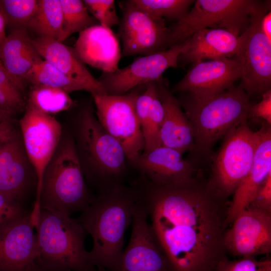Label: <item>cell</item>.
Masks as SVG:
<instances>
[{"label":"cell","mask_w":271,"mask_h":271,"mask_svg":"<svg viewBox=\"0 0 271 271\" xmlns=\"http://www.w3.org/2000/svg\"><path fill=\"white\" fill-rule=\"evenodd\" d=\"M119 4L122 17L118 35L122 43L121 56H145L168 49L169 29L165 19L152 17L129 0Z\"/></svg>","instance_id":"cell-12"},{"label":"cell","mask_w":271,"mask_h":271,"mask_svg":"<svg viewBox=\"0 0 271 271\" xmlns=\"http://www.w3.org/2000/svg\"><path fill=\"white\" fill-rule=\"evenodd\" d=\"M179 151L160 146L143 154L134 165L145 179L156 184L178 185L192 180L197 169L192 159H185Z\"/></svg>","instance_id":"cell-18"},{"label":"cell","mask_w":271,"mask_h":271,"mask_svg":"<svg viewBox=\"0 0 271 271\" xmlns=\"http://www.w3.org/2000/svg\"><path fill=\"white\" fill-rule=\"evenodd\" d=\"M262 32L271 41V11L265 13L262 17L260 23Z\"/></svg>","instance_id":"cell-40"},{"label":"cell","mask_w":271,"mask_h":271,"mask_svg":"<svg viewBox=\"0 0 271 271\" xmlns=\"http://www.w3.org/2000/svg\"><path fill=\"white\" fill-rule=\"evenodd\" d=\"M43 60L27 28L12 30L0 44V62L14 79L27 85L25 78L35 65Z\"/></svg>","instance_id":"cell-24"},{"label":"cell","mask_w":271,"mask_h":271,"mask_svg":"<svg viewBox=\"0 0 271 271\" xmlns=\"http://www.w3.org/2000/svg\"><path fill=\"white\" fill-rule=\"evenodd\" d=\"M248 207L271 213V174L261 184Z\"/></svg>","instance_id":"cell-38"},{"label":"cell","mask_w":271,"mask_h":271,"mask_svg":"<svg viewBox=\"0 0 271 271\" xmlns=\"http://www.w3.org/2000/svg\"><path fill=\"white\" fill-rule=\"evenodd\" d=\"M156 81L159 97L164 110L160 132V146L176 150L182 154L188 152L194 155V134L188 118L163 77Z\"/></svg>","instance_id":"cell-22"},{"label":"cell","mask_w":271,"mask_h":271,"mask_svg":"<svg viewBox=\"0 0 271 271\" xmlns=\"http://www.w3.org/2000/svg\"><path fill=\"white\" fill-rule=\"evenodd\" d=\"M201 175L181 185L145 179L139 186L151 229L173 271H215L227 258L224 238L230 201Z\"/></svg>","instance_id":"cell-1"},{"label":"cell","mask_w":271,"mask_h":271,"mask_svg":"<svg viewBox=\"0 0 271 271\" xmlns=\"http://www.w3.org/2000/svg\"><path fill=\"white\" fill-rule=\"evenodd\" d=\"M27 106L50 114L67 110L73 104L69 93L57 88L31 85L27 98Z\"/></svg>","instance_id":"cell-27"},{"label":"cell","mask_w":271,"mask_h":271,"mask_svg":"<svg viewBox=\"0 0 271 271\" xmlns=\"http://www.w3.org/2000/svg\"><path fill=\"white\" fill-rule=\"evenodd\" d=\"M26 84L12 78L0 65V112L13 117L25 110L27 98Z\"/></svg>","instance_id":"cell-29"},{"label":"cell","mask_w":271,"mask_h":271,"mask_svg":"<svg viewBox=\"0 0 271 271\" xmlns=\"http://www.w3.org/2000/svg\"><path fill=\"white\" fill-rule=\"evenodd\" d=\"M36 265L39 271H93L84 245L87 232L82 225L64 213L41 209L35 228Z\"/></svg>","instance_id":"cell-4"},{"label":"cell","mask_w":271,"mask_h":271,"mask_svg":"<svg viewBox=\"0 0 271 271\" xmlns=\"http://www.w3.org/2000/svg\"><path fill=\"white\" fill-rule=\"evenodd\" d=\"M131 224L129 241L116 271H173L152 233L140 201L134 207Z\"/></svg>","instance_id":"cell-15"},{"label":"cell","mask_w":271,"mask_h":271,"mask_svg":"<svg viewBox=\"0 0 271 271\" xmlns=\"http://www.w3.org/2000/svg\"><path fill=\"white\" fill-rule=\"evenodd\" d=\"M265 2L195 1L187 14L169 28L168 48L182 43L196 32L206 28L223 29L239 36L249 27L251 16Z\"/></svg>","instance_id":"cell-7"},{"label":"cell","mask_w":271,"mask_h":271,"mask_svg":"<svg viewBox=\"0 0 271 271\" xmlns=\"http://www.w3.org/2000/svg\"><path fill=\"white\" fill-rule=\"evenodd\" d=\"M181 94L177 99L192 128L196 157L211 159L216 143L248 119L249 97L239 85L208 96Z\"/></svg>","instance_id":"cell-3"},{"label":"cell","mask_w":271,"mask_h":271,"mask_svg":"<svg viewBox=\"0 0 271 271\" xmlns=\"http://www.w3.org/2000/svg\"><path fill=\"white\" fill-rule=\"evenodd\" d=\"M187 39V47L179 56L178 65L232 58L239 45V36L223 29H202Z\"/></svg>","instance_id":"cell-23"},{"label":"cell","mask_w":271,"mask_h":271,"mask_svg":"<svg viewBox=\"0 0 271 271\" xmlns=\"http://www.w3.org/2000/svg\"><path fill=\"white\" fill-rule=\"evenodd\" d=\"M135 7L152 17L177 22L189 12L192 0H129Z\"/></svg>","instance_id":"cell-31"},{"label":"cell","mask_w":271,"mask_h":271,"mask_svg":"<svg viewBox=\"0 0 271 271\" xmlns=\"http://www.w3.org/2000/svg\"><path fill=\"white\" fill-rule=\"evenodd\" d=\"M258 141L253 161L249 172L232 195L228 209V225L246 209L268 175L271 174V124L258 119Z\"/></svg>","instance_id":"cell-19"},{"label":"cell","mask_w":271,"mask_h":271,"mask_svg":"<svg viewBox=\"0 0 271 271\" xmlns=\"http://www.w3.org/2000/svg\"><path fill=\"white\" fill-rule=\"evenodd\" d=\"M19 124L25 148L36 177V199L30 212L32 221L36 223L41 213L40 196L44 174L60 141L62 126L54 116L27 105Z\"/></svg>","instance_id":"cell-11"},{"label":"cell","mask_w":271,"mask_h":271,"mask_svg":"<svg viewBox=\"0 0 271 271\" xmlns=\"http://www.w3.org/2000/svg\"><path fill=\"white\" fill-rule=\"evenodd\" d=\"M138 187L120 185L99 193L76 220L93 240L92 264L116 271L123 251L125 230L140 201Z\"/></svg>","instance_id":"cell-2"},{"label":"cell","mask_w":271,"mask_h":271,"mask_svg":"<svg viewBox=\"0 0 271 271\" xmlns=\"http://www.w3.org/2000/svg\"><path fill=\"white\" fill-rule=\"evenodd\" d=\"M39 0H0V11L12 30L26 28L34 16Z\"/></svg>","instance_id":"cell-32"},{"label":"cell","mask_w":271,"mask_h":271,"mask_svg":"<svg viewBox=\"0 0 271 271\" xmlns=\"http://www.w3.org/2000/svg\"><path fill=\"white\" fill-rule=\"evenodd\" d=\"M7 23L5 18L0 11V44L2 43L7 37L6 28Z\"/></svg>","instance_id":"cell-41"},{"label":"cell","mask_w":271,"mask_h":271,"mask_svg":"<svg viewBox=\"0 0 271 271\" xmlns=\"http://www.w3.org/2000/svg\"><path fill=\"white\" fill-rule=\"evenodd\" d=\"M76 130L79 151L87 164L83 172L88 180L99 193L123 185L125 153L100 124L90 107L84 108L79 114Z\"/></svg>","instance_id":"cell-5"},{"label":"cell","mask_w":271,"mask_h":271,"mask_svg":"<svg viewBox=\"0 0 271 271\" xmlns=\"http://www.w3.org/2000/svg\"><path fill=\"white\" fill-rule=\"evenodd\" d=\"M188 43L187 39L165 50L137 58L123 68L112 73H103L98 80L107 94L126 93L136 87L159 80L169 68H177L178 57Z\"/></svg>","instance_id":"cell-13"},{"label":"cell","mask_w":271,"mask_h":271,"mask_svg":"<svg viewBox=\"0 0 271 271\" xmlns=\"http://www.w3.org/2000/svg\"><path fill=\"white\" fill-rule=\"evenodd\" d=\"M227 229L224 244L227 254L238 258L271 252V213L247 207Z\"/></svg>","instance_id":"cell-14"},{"label":"cell","mask_w":271,"mask_h":271,"mask_svg":"<svg viewBox=\"0 0 271 271\" xmlns=\"http://www.w3.org/2000/svg\"><path fill=\"white\" fill-rule=\"evenodd\" d=\"M63 17L60 0H39L37 10L27 26L38 37L50 38L60 42Z\"/></svg>","instance_id":"cell-26"},{"label":"cell","mask_w":271,"mask_h":271,"mask_svg":"<svg viewBox=\"0 0 271 271\" xmlns=\"http://www.w3.org/2000/svg\"><path fill=\"white\" fill-rule=\"evenodd\" d=\"M211 158V171L207 179L221 197L232 195L252 166L258 141L257 131L252 130L247 120L231 129Z\"/></svg>","instance_id":"cell-8"},{"label":"cell","mask_w":271,"mask_h":271,"mask_svg":"<svg viewBox=\"0 0 271 271\" xmlns=\"http://www.w3.org/2000/svg\"><path fill=\"white\" fill-rule=\"evenodd\" d=\"M0 65L3 66L2 64V63H1V62H0Z\"/></svg>","instance_id":"cell-44"},{"label":"cell","mask_w":271,"mask_h":271,"mask_svg":"<svg viewBox=\"0 0 271 271\" xmlns=\"http://www.w3.org/2000/svg\"><path fill=\"white\" fill-rule=\"evenodd\" d=\"M241 77L240 67L233 58L204 61L193 64L173 91L208 96L234 87Z\"/></svg>","instance_id":"cell-17"},{"label":"cell","mask_w":271,"mask_h":271,"mask_svg":"<svg viewBox=\"0 0 271 271\" xmlns=\"http://www.w3.org/2000/svg\"><path fill=\"white\" fill-rule=\"evenodd\" d=\"M13 117L0 112V144H4L16 136Z\"/></svg>","instance_id":"cell-39"},{"label":"cell","mask_w":271,"mask_h":271,"mask_svg":"<svg viewBox=\"0 0 271 271\" xmlns=\"http://www.w3.org/2000/svg\"><path fill=\"white\" fill-rule=\"evenodd\" d=\"M86 187L81 161L72 140L69 139L54 153L43 176L41 209L70 216L82 212L93 201Z\"/></svg>","instance_id":"cell-6"},{"label":"cell","mask_w":271,"mask_h":271,"mask_svg":"<svg viewBox=\"0 0 271 271\" xmlns=\"http://www.w3.org/2000/svg\"><path fill=\"white\" fill-rule=\"evenodd\" d=\"M270 11V1L251 17L248 28L239 36L237 52L232 57L241 70L239 85L249 97L261 95L271 89V41L262 32L260 23Z\"/></svg>","instance_id":"cell-9"},{"label":"cell","mask_w":271,"mask_h":271,"mask_svg":"<svg viewBox=\"0 0 271 271\" xmlns=\"http://www.w3.org/2000/svg\"><path fill=\"white\" fill-rule=\"evenodd\" d=\"M30 212L0 226V271H39Z\"/></svg>","instance_id":"cell-16"},{"label":"cell","mask_w":271,"mask_h":271,"mask_svg":"<svg viewBox=\"0 0 271 271\" xmlns=\"http://www.w3.org/2000/svg\"><path fill=\"white\" fill-rule=\"evenodd\" d=\"M63 17V42L73 34L81 32L87 28L96 25V20L89 14L83 1L60 0Z\"/></svg>","instance_id":"cell-30"},{"label":"cell","mask_w":271,"mask_h":271,"mask_svg":"<svg viewBox=\"0 0 271 271\" xmlns=\"http://www.w3.org/2000/svg\"><path fill=\"white\" fill-rule=\"evenodd\" d=\"M248 117V119H261L271 124V89L262 94L259 102L250 104Z\"/></svg>","instance_id":"cell-37"},{"label":"cell","mask_w":271,"mask_h":271,"mask_svg":"<svg viewBox=\"0 0 271 271\" xmlns=\"http://www.w3.org/2000/svg\"><path fill=\"white\" fill-rule=\"evenodd\" d=\"M28 213L23 205L0 193V226Z\"/></svg>","instance_id":"cell-36"},{"label":"cell","mask_w":271,"mask_h":271,"mask_svg":"<svg viewBox=\"0 0 271 271\" xmlns=\"http://www.w3.org/2000/svg\"><path fill=\"white\" fill-rule=\"evenodd\" d=\"M164 117V110L158 90L152 101L146 126L143 131L144 150L147 154L160 146V132Z\"/></svg>","instance_id":"cell-33"},{"label":"cell","mask_w":271,"mask_h":271,"mask_svg":"<svg viewBox=\"0 0 271 271\" xmlns=\"http://www.w3.org/2000/svg\"><path fill=\"white\" fill-rule=\"evenodd\" d=\"M140 93L134 88L122 95H92L98 121L118 142L126 159L133 165L144 150V139L135 107Z\"/></svg>","instance_id":"cell-10"},{"label":"cell","mask_w":271,"mask_h":271,"mask_svg":"<svg viewBox=\"0 0 271 271\" xmlns=\"http://www.w3.org/2000/svg\"><path fill=\"white\" fill-rule=\"evenodd\" d=\"M4 144H0V151H1V150L2 149V146H3Z\"/></svg>","instance_id":"cell-43"},{"label":"cell","mask_w":271,"mask_h":271,"mask_svg":"<svg viewBox=\"0 0 271 271\" xmlns=\"http://www.w3.org/2000/svg\"><path fill=\"white\" fill-rule=\"evenodd\" d=\"M89 12L99 22V25L110 28L119 25L120 20L116 13L113 0L83 1Z\"/></svg>","instance_id":"cell-34"},{"label":"cell","mask_w":271,"mask_h":271,"mask_svg":"<svg viewBox=\"0 0 271 271\" xmlns=\"http://www.w3.org/2000/svg\"><path fill=\"white\" fill-rule=\"evenodd\" d=\"M93 271H111L101 266H97L95 269Z\"/></svg>","instance_id":"cell-42"},{"label":"cell","mask_w":271,"mask_h":271,"mask_svg":"<svg viewBox=\"0 0 271 271\" xmlns=\"http://www.w3.org/2000/svg\"><path fill=\"white\" fill-rule=\"evenodd\" d=\"M74 49L84 64L103 73L118 69L121 53L117 37L110 28L99 24L87 28L79 33Z\"/></svg>","instance_id":"cell-20"},{"label":"cell","mask_w":271,"mask_h":271,"mask_svg":"<svg viewBox=\"0 0 271 271\" xmlns=\"http://www.w3.org/2000/svg\"><path fill=\"white\" fill-rule=\"evenodd\" d=\"M216 271H271V259L268 255L260 260L253 257L234 260L227 257L219 263Z\"/></svg>","instance_id":"cell-35"},{"label":"cell","mask_w":271,"mask_h":271,"mask_svg":"<svg viewBox=\"0 0 271 271\" xmlns=\"http://www.w3.org/2000/svg\"><path fill=\"white\" fill-rule=\"evenodd\" d=\"M25 80L31 85L57 88L69 94L76 91H85L83 86L44 59L34 66L25 76Z\"/></svg>","instance_id":"cell-28"},{"label":"cell","mask_w":271,"mask_h":271,"mask_svg":"<svg viewBox=\"0 0 271 271\" xmlns=\"http://www.w3.org/2000/svg\"><path fill=\"white\" fill-rule=\"evenodd\" d=\"M33 44L42 57L91 94H107L98 79L88 71L74 48L55 39L42 37L32 38Z\"/></svg>","instance_id":"cell-21"},{"label":"cell","mask_w":271,"mask_h":271,"mask_svg":"<svg viewBox=\"0 0 271 271\" xmlns=\"http://www.w3.org/2000/svg\"><path fill=\"white\" fill-rule=\"evenodd\" d=\"M29 176L17 136L0 151V193L22 205Z\"/></svg>","instance_id":"cell-25"},{"label":"cell","mask_w":271,"mask_h":271,"mask_svg":"<svg viewBox=\"0 0 271 271\" xmlns=\"http://www.w3.org/2000/svg\"><path fill=\"white\" fill-rule=\"evenodd\" d=\"M215 271H216V270Z\"/></svg>","instance_id":"cell-45"}]
</instances>
